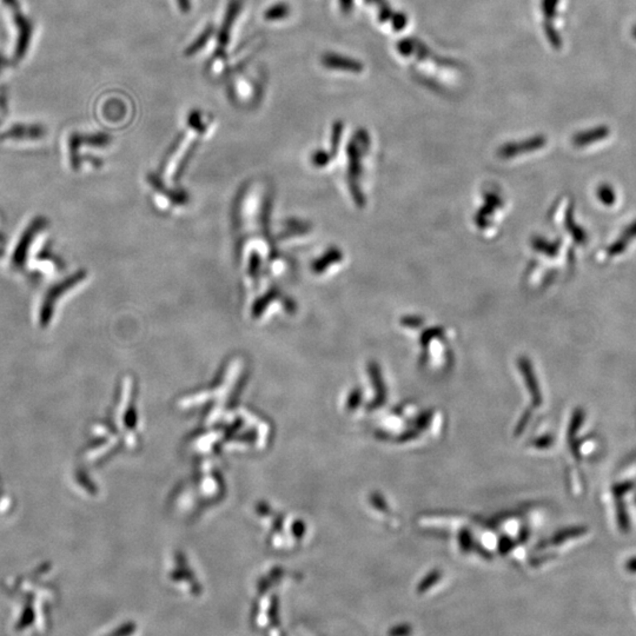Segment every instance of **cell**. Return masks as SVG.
<instances>
[{
  "instance_id": "3957f363",
  "label": "cell",
  "mask_w": 636,
  "mask_h": 636,
  "mask_svg": "<svg viewBox=\"0 0 636 636\" xmlns=\"http://www.w3.org/2000/svg\"><path fill=\"white\" fill-rule=\"evenodd\" d=\"M545 143H546V139L541 137V136H539V137L533 138V139H529V141H523V143H521V144L508 145V146H506V148H503L502 150H501V153L509 157V155H514V153H516V152L519 151H529V150L541 148Z\"/></svg>"
},
{
  "instance_id": "7a4b0ae2",
  "label": "cell",
  "mask_w": 636,
  "mask_h": 636,
  "mask_svg": "<svg viewBox=\"0 0 636 636\" xmlns=\"http://www.w3.org/2000/svg\"><path fill=\"white\" fill-rule=\"evenodd\" d=\"M608 134H609V130H608L607 127H599V129H594V130L586 131V132L576 134V136H574L573 143L575 145H578V146H582V145L590 144L593 141H601V139L607 137Z\"/></svg>"
},
{
  "instance_id": "9a60e30c",
  "label": "cell",
  "mask_w": 636,
  "mask_h": 636,
  "mask_svg": "<svg viewBox=\"0 0 636 636\" xmlns=\"http://www.w3.org/2000/svg\"><path fill=\"white\" fill-rule=\"evenodd\" d=\"M469 542H470L469 535H468V534H466V533H464V534H462V535H461V546H462L463 548H466V547H469V545H470Z\"/></svg>"
},
{
  "instance_id": "2e32d148",
  "label": "cell",
  "mask_w": 636,
  "mask_h": 636,
  "mask_svg": "<svg viewBox=\"0 0 636 636\" xmlns=\"http://www.w3.org/2000/svg\"><path fill=\"white\" fill-rule=\"evenodd\" d=\"M179 4H181V8H183L184 11H188L189 8H190L189 0H179Z\"/></svg>"
},
{
  "instance_id": "8992f818",
  "label": "cell",
  "mask_w": 636,
  "mask_h": 636,
  "mask_svg": "<svg viewBox=\"0 0 636 636\" xmlns=\"http://www.w3.org/2000/svg\"><path fill=\"white\" fill-rule=\"evenodd\" d=\"M597 197L604 205H613L616 199L614 190L609 185H601L597 190Z\"/></svg>"
},
{
  "instance_id": "52a82bcc",
  "label": "cell",
  "mask_w": 636,
  "mask_h": 636,
  "mask_svg": "<svg viewBox=\"0 0 636 636\" xmlns=\"http://www.w3.org/2000/svg\"><path fill=\"white\" fill-rule=\"evenodd\" d=\"M211 32H212V27H209V29L206 30L205 32L203 33L202 37L199 39L196 40L191 46L189 47L188 50H186V55H193V53H196V51L202 49L205 45L206 40L209 39L210 36H211Z\"/></svg>"
},
{
  "instance_id": "ac0fdd59",
  "label": "cell",
  "mask_w": 636,
  "mask_h": 636,
  "mask_svg": "<svg viewBox=\"0 0 636 636\" xmlns=\"http://www.w3.org/2000/svg\"><path fill=\"white\" fill-rule=\"evenodd\" d=\"M632 34H634V37L636 38V27L634 29V31H632Z\"/></svg>"
},
{
  "instance_id": "4fadbf2b",
  "label": "cell",
  "mask_w": 636,
  "mask_h": 636,
  "mask_svg": "<svg viewBox=\"0 0 636 636\" xmlns=\"http://www.w3.org/2000/svg\"><path fill=\"white\" fill-rule=\"evenodd\" d=\"M634 237H636V222L625 229V235H623V238L627 239V241L629 238H634Z\"/></svg>"
},
{
  "instance_id": "8fae6325",
  "label": "cell",
  "mask_w": 636,
  "mask_h": 636,
  "mask_svg": "<svg viewBox=\"0 0 636 636\" xmlns=\"http://www.w3.org/2000/svg\"><path fill=\"white\" fill-rule=\"evenodd\" d=\"M627 242H628V241L625 238L618 239V242H615L613 246H609L608 255H609V256H616L618 253H623L625 248H627Z\"/></svg>"
},
{
  "instance_id": "ba28073f",
  "label": "cell",
  "mask_w": 636,
  "mask_h": 636,
  "mask_svg": "<svg viewBox=\"0 0 636 636\" xmlns=\"http://www.w3.org/2000/svg\"><path fill=\"white\" fill-rule=\"evenodd\" d=\"M559 1H560V0H542L541 8H542V11L543 13H545V17H546V18L552 19L555 17Z\"/></svg>"
},
{
  "instance_id": "5b68a950",
  "label": "cell",
  "mask_w": 636,
  "mask_h": 636,
  "mask_svg": "<svg viewBox=\"0 0 636 636\" xmlns=\"http://www.w3.org/2000/svg\"><path fill=\"white\" fill-rule=\"evenodd\" d=\"M290 8L286 4H277L272 8H269L265 12V19L268 20H276V19H282L289 15Z\"/></svg>"
},
{
  "instance_id": "6da1fadb",
  "label": "cell",
  "mask_w": 636,
  "mask_h": 636,
  "mask_svg": "<svg viewBox=\"0 0 636 636\" xmlns=\"http://www.w3.org/2000/svg\"><path fill=\"white\" fill-rule=\"evenodd\" d=\"M323 64L330 69L347 70V71L356 73L362 72V70H363L361 63L356 62L354 59L347 58V57H342V56L333 55V53L323 57Z\"/></svg>"
},
{
  "instance_id": "30bf717a",
  "label": "cell",
  "mask_w": 636,
  "mask_h": 636,
  "mask_svg": "<svg viewBox=\"0 0 636 636\" xmlns=\"http://www.w3.org/2000/svg\"><path fill=\"white\" fill-rule=\"evenodd\" d=\"M438 578H440V573H438V571H433L431 574L428 575V578L419 586V593H423V592L429 590L433 585L438 582Z\"/></svg>"
},
{
  "instance_id": "9c48e42d",
  "label": "cell",
  "mask_w": 636,
  "mask_h": 636,
  "mask_svg": "<svg viewBox=\"0 0 636 636\" xmlns=\"http://www.w3.org/2000/svg\"><path fill=\"white\" fill-rule=\"evenodd\" d=\"M545 31H546V34L547 37H548V39H549L550 44H552L555 49H560L561 45H562V39H561V37L559 36V33H557L555 27H553L550 24H547V25H545Z\"/></svg>"
},
{
  "instance_id": "277c9868",
  "label": "cell",
  "mask_w": 636,
  "mask_h": 636,
  "mask_svg": "<svg viewBox=\"0 0 636 636\" xmlns=\"http://www.w3.org/2000/svg\"><path fill=\"white\" fill-rule=\"evenodd\" d=\"M239 8H241V1L239 0H234L230 4L228 15H227V18H225L224 25L222 27L221 33H220V44H221L222 46H224V45L228 44L229 31H230V27H231L232 22L235 20L236 15L238 13Z\"/></svg>"
},
{
  "instance_id": "7c38bea8",
  "label": "cell",
  "mask_w": 636,
  "mask_h": 636,
  "mask_svg": "<svg viewBox=\"0 0 636 636\" xmlns=\"http://www.w3.org/2000/svg\"><path fill=\"white\" fill-rule=\"evenodd\" d=\"M393 26L395 30H402L407 25V17L403 13L393 15Z\"/></svg>"
},
{
  "instance_id": "e0dca14e",
  "label": "cell",
  "mask_w": 636,
  "mask_h": 636,
  "mask_svg": "<svg viewBox=\"0 0 636 636\" xmlns=\"http://www.w3.org/2000/svg\"><path fill=\"white\" fill-rule=\"evenodd\" d=\"M629 569H632V571H636V560H632L629 562L628 564Z\"/></svg>"
},
{
  "instance_id": "5bb4252c",
  "label": "cell",
  "mask_w": 636,
  "mask_h": 636,
  "mask_svg": "<svg viewBox=\"0 0 636 636\" xmlns=\"http://www.w3.org/2000/svg\"><path fill=\"white\" fill-rule=\"evenodd\" d=\"M341 6L344 12L350 11L352 8V0H341Z\"/></svg>"
}]
</instances>
